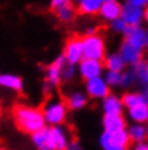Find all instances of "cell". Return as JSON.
I'll list each match as a JSON object with an SVG mask.
<instances>
[{"instance_id":"obj_16","label":"cell","mask_w":148,"mask_h":150,"mask_svg":"<svg viewBox=\"0 0 148 150\" xmlns=\"http://www.w3.org/2000/svg\"><path fill=\"white\" fill-rule=\"evenodd\" d=\"M30 136H32V142L37 150H55L52 146L51 137H49V127L45 126L43 129L35 131Z\"/></svg>"},{"instance_id":"obj_35","label":"cell","mask_w":148,"mask_h":150,"mask_svg":"<svg viewBox=\"0 0 148 150\" xmlns=\"http://www.w3.org/2000/svg\"><path fill=\"white\" fill-rule=\"evenodd\" d=\"M144 20H145V22L148 23V6L145 7V9H144Z\"/></svg>"},{"instance_id":"obj_4","label":"cell","mask_w":148,"mask_h":150,"mask_svg":"<svg viewBox=\"0 0 148 150\" xmlns=\"http://www.w3.org/2000/svg\"><path fill=\"white\" fill-rule=\"evenodd\" d=\"M130 143L131 140H130V136H128V131H127V127L116 131H111V133L102 131V134L99 136V146L102 149H107L109 146L128 147Z\"/></svg>"},{"instance_id":"obj_1","label":"cell","mask_w":148,"mask_h":150,"mask_svg":"<svg viewBox=\"0 0 148 150\" xmlns=\"http://www.w3.org/2000/svg\"><path fill=\"white\" fill-rule=\"evenodd\" d=\"M12 114H13L16 127L26 134H33L35 131L40 130L46 126L43 112L40 108H36V107L19 104L13 108Z\"/></svg>"},{"instance_id":"obj_11","label":"cell","mask_w":148,"mask_h":150,"mask_svg":"<svg viewBox=\"0 0 148 150\" xmlns=\"http://www.w3.org/2000/svg\"><path fill=\"white\" fill-rule=\"evenodd\" d=\"M66 61H65V56L63 55H59L56 58L55 61L46 68V84L52 85V87H56L59 82H60V72H62V68L65 67Z\"/></svg>"},{"instance_id":"obj_24","label":"cell","mask_w":148,"mask_h":150,"mask_svg":"<svg viewBox=\"0 0 148 150\" xmlns=\"http://www.w3.org/2000/svg\"><path fill=\"white\" fill-rule=\"evenodd\" d=\"M88 104V95L82 91H74L66 98V105L71 110H82Z\"/></svg>"},{"instance_id":"obj_33","label":"cell","mask_w":148,"mask_h":150,"mask_svg":"<svg viewBox=\"0 0 148 150\" xmlns=\"http://www.w3.org/2000/svg\"><path fill=\"white\" fill-rule=\"evenodd\" d=\"M68 1H71V0H51V7H52V9H56V7H59V6L68 3Z\"/></svg>"},{"instance_id":"obj_40","label":"cell","mask_w":148,"mask_h":150,"mask_svg":"<svg viewBox=\"0 0 148 150\" xmlns=\"http://www.w3.org/2000/svg\"><path fill=\"white\" fill-rule=\"evenodd\" d=\"M0 150H3V149H1V146H0Z\"/></svg>"},{"instance_id":"obj_26","label":"cell","mask_w":148,"mask_h":150,"mask_svg":"<svg viewBox=\"0 0 148 150\" xmlns=\"http://www.w3.org/2000/svg\"><path fill=\"white\" fill-rule=\"evenodd\" d=\"M105 82L109 85V88H116L121 84V72H115V71H107L105 74Z\"/></svg>"},{"instance_id":"obj_41","label":"cell","mask_w":148,"mask_h":150,"mask_svg":"<svg viewBox=\"0 0 148 150\" xmlns=\"http://www.w3.org/2000/svg\"><path fill=\"white\" fill-rule=\"evenodd\" d=\"M0 114H1V112H0Z\"/></svg>"},{"instance_id":"obj_30","label":"cell","mask_w":148,"mask_h":150,"mask_svg":"<svg viewBox=\"0 0 148 150\" xmlns=\"http://www.w3.org/2000/svg\"><path fill=\"white\" fill-rule=\"evenodd\" d=\"M125 3L137 6V7H142V9H145L148 6V0H125Z\"/></svg>"},{"instance_id":"obj_37","label":"cell","mask_w":148,"mask_h":150,"mask_svg":"<svg viewBox=\"0 0 148 150\" xmlns=\"http://www.w3.org/2000/svg\"><path fill=\"white\" fill-rule=\"evenodd\" d=\"M145 65H147V68H148V58H147V61H145Z\"/></svg>"},{"instance_id":"obj_25","label":"cell","mask_w":148,"mask_h":150,"mask_svg":"<svg viewBox=\"0 0 148 150\" xmlns=\"http://www.w3.org/2000/svg\"><path fill=\"white\" fill-rule=\"evenodd\" d=\"M53 10H55L56 18L59 19L60 22H63V23H68V22H71L75 18V7L71 1H68V3L56 7Z\"/></svg>"},{"instance_id":"obj_8","label":"cell","mask_w":148,"mask_h":150,"mask_svg":"<svg viewBox=\"0 0 148 150\" xmlns=\"http://www.w3.org/2000/svg\"><path fill=\"white\" fill-rule=\"evenodd\" d=\"M119 55L122 56V59L125 61L127 65H134L140 61H142V55H144V49L128 42L127 39L122 40L121 46H119Z\"/></svg>"},{"instance_id":"obj_38","label":"cell","mask_w":148,"mask_h":150,"mask_svg":"<svg viewBox=\"0 0 148 150\" xmlns=\"http://www.w3.org/2000/svg\"><path fill=\"white\" fill-rule=\"evenodd\" d=\"M104 1H115V0H104Z\"/></svg>"},{"instance_id":"obj_21","label":"cell","mask_w":148,"mask_h":150,"mask_svg":"<svg viewBox=\"0 0 148 150\" xmlns=\"http://www.w3.org/2000/svg\"><path fill=\"white\" fill-rule=\"evenodd\" d=\"M124 108H131L137 104H144L148 103V94L142 91H132V93H125L121 97Z\"/></svg>"},{"instance_id":"obj_17","label":"cell","mask_w":148,"mask_h":150,"mask_svg":"<svg viewBox=\"0 0 148 150\" xmlns=\"http://www.w3.org/2000/svg\"><path fill=\"white\" fill-rule=\"evenodd\" d=\"M102 110L104 114H122L124 105L118 95L109 93L105 98H102Z\"/></svg>"},{"instance_id":"obj_2","label":"cell","mask_w":148,"mask_h":150,"mask_svg":"<svg viewBox=\"0 0 148 150\" xmlns=\"http://www.w3.org/2000/svg\"><path fill=\"white\" fill-rule=\"evenodd\" d=\"M43 112L45 121L49 126H62L66 121L68 105L66 101L62 98H49L40 108Z\"/></svg>"},{"instance_id":"obj_39","label":"cell","mask_w":148,"mask_h":150,"mask_svg":"<svg viewBox=\"0 0 148 150\" xmlns=\"http://www.w3.org/2000/svg\"><path fill=\"white\" fill-rule=\"evenodd\" d=\"M74 1H79V0H74Z\"/></svg>"},{"instance_id":"obj_12","label":"cell","mask_w":148,"mask_h":150,"mask_svg":"<svg viewBox=\"0 0 148 150\" xmlns=\"http://www.w3.org/2000/svg\"><path fill=\"white\" fill-rule=\"evenodd\" d=\"M49 137H51L52 146L55 150H66L69 142H71L68 131L62 126H51L49 127Z\"/></svg>"},{"instance_id":"obj_31","label":"cell","mask_w":148,"mask_h":150,"mask_svg":"<svg viewBox=\"0 0 148 150\" xmlns=\"http://www.w3.org/2000/svg\"><path fill=\"white\" fill-rule=\"evenodd\" d=\"M131 150H148V140L144 142H138V143H134Z\"/></svg>"},{"instance_id":"obj_6","label":"cell","mask_w":148,"mask_h":150,"mask_svg":"<svg viewBox=\"0 0 148 150\" xmlns=\"http://www.w3.org/2000/svg\"><path fill=\"white\" fill-rule=\"evenodd\" d=\"M109 85L105 82V79L101 76H95L91 79H86L85 84V94L88 95V98L93 100H102L109 94Z\"/></svg>"},{"instance_id":"obj_23","label":"cell","mask_w":148,"mask_h":150,"mask_svg":"<svg viewBox=\"0 0 148 150\" xmlns=\"http://www.w3.org/2000/svg\"><path fill=\"white\" fill-rule=\"evenodd\" d=\"M104 0H79L78 1V12L85 16H93L99 13Z\"/></svg>"},{"instance_id":"obj_7","label":"cell","mask_w":148,"mask_h":150,"mask_svg":"<svg viewBox=\"0 0 148 150\" xmlns=\"http://www.w3.org/2000/svg\"><path fill=\"white\" fill-rule=\"evenodd\" d=\"M78 71H79V75L86 81V79H91L95 76H101L104 72V64H102V61L82 58L78 64Z\"/></svg>"},{"instance_id":"obj_10","label":"cell","mask_w":148,"mask_h":150,"mask_svg":"<svg viewBox=\"0 0 148 150\" xmlns=\"http://www.w3.org/2000/svg\"><path fill=\"white\" fill-rule=\"evenodd\" d=\"M122 35H124V38H125L128 42L137 45V46H140V48H142V49H144L145 43L148 42V30L145 28H142L141 25L128 26Z\"/></svg>"},{"instance_id":"obj_9","label":"cell","mask_w":148,"mask_h":150,"mask_svg":"<svg viewBox=\"0 0 148 150\" xmlns=\"http://www.w3.org/2000/svg\"><path fill=\"white\" fill-rule=\"evenodd\" d=\"M119 18L122 19L128 26L141 25L144 22V9L125 3L122 6V9H121V16Z\"/></svg>"},{"instance_id":"obj_14","label":"cell","mask_w":148,"mask_h":150,"mask_svg":"<svg viewBox=\"0 0 148 150\" xmlns=\"http://www.w3.org/2000/svg\"><path fill=\"white\" fill-rule=\"evenodd\" d=\"M121 9H122V4L118 0H115V1H104L98 15L104 20L111 22V20L121 16Z\"/></svg>"},{"instance_id":"obj_32","label":"cell","mask_w":148,"mask_h":150,"mask_svg":"<svg viewBox=\"0 0 148 150\" xmlns=\"http://www.w3.org/2000/svg\"><path fill=\"white\" fill-rule=\"evenodd\" d=\"M66 150H83V149H82V146H81L76 140H74V142H69V144H68Z\"/></svg>"},{"instance_id":"obj_18","label":"cell","mask_w":148,"mask_h":150,"mask_svg":"<svg viewBox=\"0 0 148 150\" xmlns=\"http://www.w3.org/2000/svg\"><path fill=\"white\" fill-rule=\"evenodd\" d=\"M127 131L131 143L148 140V123H132L131 126H128Z\"/></svg>"},{"instance_id":"obj_28","label":"cell","mask_w":148,"mask_h":150,"mask_svg":"<svg viewBox=\"0 0 148 150\" xmlns=\"http://www.w3.org/2000/svg\"><path fill=\"white\" fill-rule=\"evenodd\" d=\"M109 23H111V29L114 32H116V33H124L125 29L128 28V25H127L121 18L114 19V20H111Z\"/></svg>"},{"instance_id":"obj_29","label":"cell","mask_w":148,"mask_h":150,"mask_svg":"<svg viewBox=\"0 0 148 150\" xmlns=\"http://www.w3.org/2000/svg\"><path fill=\"white\" fill-rule=\"evenodd\" d=\"M75 69H76V65L65 64V67L62 68V72H60V78L65 81H71L75 75Z\"/></svg>"},{"instance_id":"obj_20","label":"cell","mask_w":148,"mask_h":150,"mask_svg":"<svg viewBox=\"0 0 148 150\" xmlns=\"http://www.w3.org/2000/svg\"><path fill=\"white\" fill-rule=\"evenodd\" d=\"M0 87L10 91L20 93L23 90V81L20 76L15 74H0Z\"/></svg>"},{"instance_id":"obj_27","label":"cell","mask_w":148,"mask_h":150,"mask_svg":"<svg viewBox=\"0 0 148 150\" xmlns=\"http://www.w3.org/2000/svg\"><path fill=\"white\" fill-rule=\"evenodd\" d=\"M135 84V78H134V72H132V69H128V71H122L121 72V84H119V87H122V88H130Z\"/></svg>"},{"instance_id":"obj_36","label":"cell","mask_w":148,"mask_h":150,"mask_svg":"<svg viewBox=\"0 0 148 150\" xmlns=\"http://www.w3.org/2000/svg\"><path fill=\"white\" fill-rule=\"evenodd\" d=\"M144 51H148V42L145 43V46H144Z\"/></svg>"},{"instance_id":"obj_34","label":"cell","mask_w":148,"mask_h":150,"mask_svg":"<svg viewBox=\"0 0 148 150\" xmlns=\"http://www.w3.org/2000/svg\"><path fill=\"white\" fill-rule=\"evenodd\" d=\"M104 150H128V147H119V146H109Z\"/></svg>"},{"instance_id":"obj_15","label":"cell","mask_w":148,"mask_h":150,"mask_svg":"<svg viewBox=\"0 0 148 150\" xmlns=\"http://www.w3.org/2000/svg\"><path fill=\"white\" fill-rule=\"evenodd\" d=\"M102 126H104V131L111 133V131L125 129L127 127V121H125L122 114H104Z\"/></svg>"},{"instance_id":"obj_22","label":"cell","mask_w":148,"mask_h":150,"mask_svg":"<svg viewBox=\"0 0 148 150\" xmlns=\"http://www.w3.org/2000/svg\"><path fill=\"white\" fill-rule=\"evenodd\" d=\"M128 110V118L132 123H148V103L137 104Z\"/></svg>"},{"instance_id":"obj_3","label":"cell","mask_w":148,"mask_h":150,"mask_svg":"<svg viewBox=\"0 0 148 150\" xmlns=\"http://www.w3.org/2000/svg\"><path fill=\"white\" fill-rule=\"evenodd\" d=\"M82 52H83V58L102 61L107 55L105 40L96 32L95 33H86L82 38Z\"/></svg>"},{"instance_id":"obj_19","label":"cell","mask_w":148,"mask_h":150,"mask_svg":"<svg viewBox=\"0 0 148 150\" xmlns=\"http://www.w3.org/2000/svg\"><path fill=\"white\" fill-rule=\"evenodd\" d=\"M102 64H104V68H107V71H115V72H122L127 67L125 61L119 55V52L105 55V58L102 59Z\"/></svg>"},{"instance_id":"obj_13","label":"cell","mask_w":148,"mask_h":150,"mask_svg":"<svg viewBox=\"0 0 148 150\" xmlns=\"http://www.w3.org/2000/svg\"><path fill=\"white\" fill-rule=\"evenodd\" d=\"M132 72H134V78H135V84L138 85V91L148 94V68L144 61H140L137 64L132 65Z\"/></svg>"},{"instance_id":"obj_5","label":"cell","mask_w":148,"mask_h":150,"mask_svg":"<svg viewBox=\"0 0 148 150\" xmlns=\"http://www.w3.org/2000/svg\"><path fill=\"white\" fill-rule=\"evenodd\" d=\"M66 64L71 65H78L79 61L83 58V52H82V38L79 36H72L68 39V42L65 43L63 48V54Z\"/></svg>"}]
</instances>
